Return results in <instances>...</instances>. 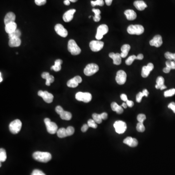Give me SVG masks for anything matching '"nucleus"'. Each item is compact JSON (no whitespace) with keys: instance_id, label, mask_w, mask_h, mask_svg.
I'll list each match as a JSON object with an SVG mask.
<instances>
[{"instance_id":"nucleus-1","label":"nucleus","mask_w":175,"mask_h":175,"mask_svg":"<svg viewBox=\"0 0 175 175\" xmlns=\"http://www.w3.org/2000/svg\"><path fill=\"white\" fill-rule=\"evenodd\" d=\"M33 158L36 161L46 163L51 160L52 155L50 153L47 152L36 151L33 154Z\"/></svg>"},{"instance_id":"nucleus-2","label":"nucleus","mask_w":175,"mask_h":175,"mask_svg":"<svg viewBox=\"0 0 175 175\" xmlns=\"http://www.w3.org/2000/svg\"><path fill=\"white\" fill-rule=\"evenodd\" d=\"M144 27L139 24L130 25L127 29V32L130 35H140L144 33Z\"/></svg>"},{"instance_id":"nucleus-3","label":"nucleus","mask_w":175,"mask_h":175,"mask_svg":"<svg viewBox=\"0 0 175 175\" xmlns=\"http://www.w3.org/2000/svg\"><path fill=\"white\" fill-rule=\"evenodd\" d=\"M68 50L72 55H78L80 54L81 50L73 39H70L68 43Z\"/></svg>"},{"instance_id":"nucleus-4","label":"nucleus","mask_w":175,"mask_h":175,"mask_svg":"<svg viewBox=\"0 0 175 175\" xmlns=\"http://www.w3.org/2000/svg\"><path fill=\"white\" fill-rule=\"evenodd\" d=\"M22 127V122L19 119H16L10 123L9 126V130L12 133L16 134L20 131Z\"/></svg>"},{"instance_id":"nucleus-5","label":"nucleus","mask_w":175,"mask_h":175,"mask_svg":"<svg viewBox=\"0 0 175 175\" xmlns=\"http://www.w3.org/2000/svg\"><path fill=\"white\" fill-rule=\"evenodd\" d=\"M99 70L98 66L95 63H91L86 66L84 70V73L87 76H92Z\"/></svg>"},{"instance_id":"nucleus-6","label":"nucleus","mask_w":175,"mask_h":175,"mask_svg":"<svg viewBox=\"0 0 175 175\" xmlns=\"http://www.w3.org/2000/svg\"><path fill=\"white\" fill-rule=\"evenodd\" d=\"M44 122L46 127L48 133L54 134H55L58 131V126L54 122H52L51 121L50 119L48 118L45 119L44 120Z\"/></svg>"},{"instance_id":"nucleus-7","label":"nucleus","mask_w":175,"mask_h":175,"mask_svg":"<svg viewBox=\"0 0 175 175\" xmlns=\"http://www.w3.org/2000/svg\"><path fill=\"white\" fill-rule=\"evenodd\" d=\"M76 98L79 101L89 103L92 99V95L89 92H78L76 93Z\"/></svg>"},{"instance_id":"nucleus-8","label":"nucleus","mask_w":175,"mask_h":175,"mask_svg":"<svg viewBox=\"0 0 175 175\" xmlns=\"http://www.w3.org/2000/svg\"><path fill=\"white\" fill-rule=\"evenodd\" d=\"M108 28L106 24H101L97 28V33L96 34L95 38L98 40L102 39L104 35L108 32Z\"/></svg>"},{"instance_id":"nucleus-9","label":"nucleus","mask_w":175,"mask_h":175,"mask_svg":"<svg viewBox=\"0 0 175 175\" xmlns=\"http://www.w3.org/2000/svg\"><path fill=\"white\" fill-rule=\"evenodd\" d=\"M114 127L116 132L118 134L123 133L127 129L126 123L122 121H116L114 123Z\"/></svg>"},{"instance_id":"nucleus-10","label":"nucleus","mask_w":175,"mask_h":175,"mask_svg":"<svg viewBox=\"0 0 175 175\" xmlns=\"http://www.w3.org/2000/svg\"><path fill=\"white\" fill-rule=\"evenodd\" d=\"M89 47L93 52H98L103 48L104 43L99 40H92L89 43Z\"/></svg>"},{"instance_id":"nucleus-11","label":"nucleus","mask_w":175,"mask_h":175,"mask_svg":"<svg viewBox=\"0 0 175 175\" xmlns=\"http://www.w3.org/2000/svg\"><path fill=\"white\" fill-rule=\"evenodd\" d=\"M38 94V95L42 97L43 100L47 103H51L53 102L54 96L47 91H39Z\"/></svg>"},{"instance_id":"nucleus-12","label":"nucleus","mask_w":175,"mask_h":175,"mask_svg":"<svg viewBox=\"0 0 175 175\" xmlns=\"http://www.w3.org/2000/svg\"><path fill=\"white\" fill-rule=\"evenodd\" d=\"M116 82L118 84L123 85L126 83L127 80V74L125 71L123 70H119L118 71L116 74Z\"/></svg>"},{"instance_id":"nucleus-13","label":"nucleus","mask_w":175,"mask_h":175,"mask_svg":"<svg viewBox=\"0 0 175 175\" xmlns=\"http://www.w3.org/2000/svg\"><path fill=\"white\" fill-rule=\"evenodd\" d=\"M55 30L58 35L63 38H66L68 36V31L61 24H57L55 27Z\"/></svg>"},{"instance_id":"nucleus-14","label":"nucleus","mask_w":175,"mask_h":175,"mask_svg":"<svg viewBox=\"0 0 175 175\" xmlns=\"http://www.w3.org/2000/svg\"><path fill=\"white\" fill-rule=\"evenodd\" d=\"M150 45L155 46L156 47H160L163 44V39L161 36L157 35L155 36L149 42Z\"/></svg>"},{"instance_id":"nucleus-15","label":"nucleus","mask_w":175,"mask_h":175,"mask_svg":"<svg viewBox=\"0 0 175 175\" xmlns=\"http://www.w3.org/2000/svg\"><path fill=\"white\" fill-rule=\"evenodd\" d=\"M154 69V65L152 63H149L148 65L142 67V77L144 78H146L148 77L150 72L152 71Z\"/></svg>"},{"instance_id":"nucleus-16","label":"nucleus","mask_w":175,"mask_h":175,"mask_svg":"<svg viewBox=\"0 0 175 175\" xmlns=\"http://www.w3.org/2000/svg\"><path fill=\"white\" fill-rule=\"evenodd\" d=\"M76 11V9H70L67 12H66L63 16V20L66 23L71 22L73 19V15Z\"/></svg>"},{"instance_id":"nucleus-17","label":"nucleus","mask_w":175,"mask_h":175,"mask_svg":"<svg viewBox=\"0 0 175 175\" xmlns=\"http://www.w3.org/2000/svg\"><path fill=\"white\" fill-rule=\"evenodd\" d=\"M109 57L110 58L113 59L114 64L116 65L121 64V61H122V57H121L120 54L111 53L109 54Z\"/></svg>"},{"instance_id":"nucleus-18","label":"nucleus","mask_w":175,"mask_h":175,"mask_svg":"<svg viewBox=\"0 0 175 175\" xmlns=\"http://www.w3.org/2000/svg\"><path fill=\"white\" fill-rule=\"evenodd\" d=\"M42 78L46 80V85L47 86H50L51 84L53 83L55 80L54 77L51 76L49 73L44 72L42 74Z\"/></svg>"},{"instance_id":"nucleus-19","label":"nucleus","mask_w":175,"mask_h":175,"mask_svg":"<svg viewBox=\"0 0 175 175\" xmlns=\"http://www.w3.org/2000/svg\"><path fill=\"white\" fill-rule=\"evenodd\" d=\"M16 19L15 14L14 13L10 12L6 14L4 19V23L5 25L8 24L9 23L15 22Z\"/></svg>"},{"instance_id":"nucleus-20","label":"nucleus","mask_w":175,"mask_h":175,"mask_svg":"<svg viewBox=\"0 0 175 175\" xmlns=\"http://www.w3.org/2000/svg\"><path fill=\"white\" fill-rule=\"evenodd\" d=\"M17 25L16 23L15 22H12V23H9L8 24L5 25V30L6 33L8 34H11V33L14 32L16 30Z\"/></svg>"},{"instance_id":"nucleus-21","label":"nucleus","mask_w":175,"mask_h":175,"mask_svg":"<svg viewBox=\"0 0 175 175\" xmlns=\"http://www.w3.org/2000/svg\"><path fill=\"white\" fill-rule=\"evenodd\" d=\"M127 19L129 20H134L137 17V14L134 10L128 9L125 11L124 12Z\"/></svg>"},{"instance_id":"nucleus-22","label":"nucleus","mask_w":175,"mask_h":175,"mask_svg":"<svg viewBox=\"0 0 175 175\" xmlns=\"http://www.w3.org/2000/svg\"><path fill=\"white\" fill-rule=\"evenodd\" d=\"M134 5L135 6L136 9L140 11H142L147 8L146 4L143 1L138 0L134 2Z\"/></svg>"},{"instance_id":"nucleus-23","label":"nucleus","mask_w":175,"mask_h":175,"mask_svg":"<svg viewBox=\"0 0 175 175\" xmlns=\"http://www.w3.org/2000/svg\"><path fill=\"white\" fill-rule=\"evenodd\" d=\"M21 42L20 38H13L9 39L8 44L11 47H17L20 45Z\"/></svg>"},{"instance_id":"nucleus-24","label":"nucleus","mask_w":175,"mask_h":175,"mask_svg":"<svg viewBox=\"0 0 175 175\" xmlns=\"http://www.w3.org/2000/svg\"><path fill=\"white\" fill-rule=\"evenodd\" d=\"M130 49V46L129 44H124L121 47L122 53L120 54L122 58H125L129 54V51Z\"/></svg>"},{"instance_id":"nucleus-25","label":"nucleus","mask_w":175,"mask_h":175,"mask_svg":"<svg viewBox=\"0 0 175 175\" xmlns=\"http://www.w3.org/2000/svg\"><path fill=\"white\" fill-rule=\"evenodd\" d=\"M62 62H63V61H62L61 59H57L55 62L54 65L52 66L51 68V69L52 70H54L55 72H58L61 69V65L62 64Z\"/></svg>"},{"instance_id":"nucleus-26","label":"nucleus","mask_w":175,"mask_h":175,"mask_svg":"<svg viewBox=\"0 0 175 175\" xmlns=\"http://www.w3.org/2000/svg\"><path fill=\"white\" fill-rule=\"evenodd\" d=\"M149 95V92L148 90L146 89H144L142 91V92H139L137 95H136V101L138 103H140L141 102L142 99V97L145 96H148Z\"/></svg>"},{"instance_id":"nucleus-27","label":"nucleus","mask_w":175,"mask_h":175,"mask_svg":"<svg viewBox=\"0 0 175 175\" xmlns=\"http://www.w3.org/2000/svg\"><path fill=\"white\" fill-rule=\"evenodd\" d=\"M59 115H60L61 119H62V120L69 121L72 119V114L70 112L66 111H63V112H62L61 114Z\"/></svg>"},{"instance_id":"nucleus-28","label":"nucleus","mask_w":175,"mask_h":175,"mask_svg":"<svg viewBox=\"0 0 175 175\" xmlns=\"http://www.w3.org/2000/svg\"><path fill=\"white\" fill-rule=\"evenodd\" d=\"M92 11L95 13V16L93 17V20L95 22H99L101 20V11L98 9H95L93 8L92 10Z\"/></svg>"},{"instance_id":"nucleus-29","label":"nucleus","mask_w":175,"mask_h":175,"mask_svg":"<svg viewBox=\"0 0 175 175\" xmlns=\"http://www.w3.org/2000/svg\"><path fill=\"white\" fill-rule=\"evenodd\" d=\"M156 85L155 86V88L157 89H160L162 86H164V77H158L156 80Z\"/></svg>"},{"instance_id":"nucleus-30","label":"nucleus","mask_w":175,"mask_h":175,"mask_svg":"<svg viewBox=\"0 0 175 175\" xmlns=\"http://www.w3.org/2000/svg\"><path fill=\"white\" fill-rule=\"evenodd\" d=\"M57 135L58 137L61 138H63L66 137L68 136L67 134V131H66V129L65 128H61L57 131Z\"/></svg>"},{"instance_id":"nucleus-31","label":"nucleus","mask_w":175,"mask_h":175,"mask_svg":"<svg viewBox=\"0 0 175 175\" xmlns=\"http://www.w3.org/2000/svg\"><path fill=\"white\" fill-rule=\"evenodd\" d=\"M78 84L79 83H77V81L74 80V78H73L68 81V82H67V85L68 87L74 88H76V87L78 86Z\"/></svg>"},{"instance_id":"nucleus-32","label":"nucleus","mask_w":175,"mask_h":175,"mask_svg":"<svg viewBox=\"0 0 175 175\" xmlns=\"http://www.w3.org/2000/svg\"><path fill=\"white\" fill-rule=\"evenodd\" d=\"M20 36H21V32L19 29H17L14 32L8 35L9 39H13V38H20Z\"/></svg>"},{"instance_id":"nucleus-33","label":"nucleus","mask_w":175,"mask_h":175,"mask_svg":"<svg viewBox=\"0 0 175 175\" xmlns=\"http://www.w3.org/2000/svg\"><path fill=\"white\" fill-rule=\"evenodd\" d=\"M6 158V153L5 150L3 148L0 149V161L4 162L5 161Z\"/></svg>"},{"instance_id":"nucleus-34","label":"nucleus","mask_w":175,"mask_h":175,"mask_svg":"<svg viewBox=\"0 0 175 175\" xmlns=\"http://www.w3.org/2000/svg\"><path fill=\"white\" fill-rule=\"evenodd\" d=\"M92 118L94 121L97 123H101L102 122V119L101 117V115L97 114H92Z\"/></svg>"},{"instance_id":"nucleus-35","label":"nucleus","mask_w":175,"mask_h":175,"mask_svg":"<svg viewBox=\"0 0 175 175\" xmlns=\"http://www.w3.org/2000/svg\"><path fill=\"white\" fill-rule=\"evenodd\" d=\"M164 57L168 60H170V61L174 60V61H175V53L173 54L169 52H166L164 54Z\"/></svg>"},{"instance_id":"nucleus-36","label":"nucleus","mask_w":175,"mask_h":175,"mask_svg":"<svg viewBox=\"0 0 175 175\" xmlns=\"http://www.w3.org/2000/svg\"><path fill=\"white\" fill-rule=\"evenodd\" d=\"M136 57L135 55H132L128 58L126 61V64L127 65H130L132 64L133 62L136 59Z\"/></svg>"},{"instance_id":"nucleus-37","label":"nucleus","mask_w":175,"mask_h":175,"mask_svg":"<svg viewBox=\"0 0 175 175\" xmlns=\"http://www.w3.org/2000/svg\"><path fill=\"white\" fill-rule=\"evenodd\" d=\"M175 95V89H172L168 91H165L164 95L165 97H170Z\"/></svg>"},{"instance_id":"nucleus-38","label":"nucleus","mask_w":175,"mask_h":175,"mask_svg":"<svg viewBox=\"0 0 175 175\" xmlns=\"http://www.w3.org/2000/svg\"><path fill=\"white\" fill-rule=\"evenodd\" d=\"M166 67H169L171 69H175V61L168 60L165 62Z\"/></svg>"},{"instance_id":"nucleus-39","label":"nucleus","mask_w":175,"mask_h":175,"mask_svg":"<svg viewBox=\"0 0 175 175\" xmlns=\"http://www.w3.org/2000/svg\"><path fill=\"white\" fill-rule=\"evenodd\" d=\"M91 5L93 7L96 5H99V6H103L104 5V2L103 0H96L95 1H91Z\"/></svg>"},{"instance_id":"nucleus-40","label":"nucleus","mask_w":175,"mask_h":175,"mask_svg":"<svg viewBox=\"0 0 175 175\" xmlns=\"http://www.w3.org/2000/svg\"><path fill=\"white\" fill-rule=\"evenodd\" d=\"M136 129L138 132H143L145 131V127L142 123L139 122L137 125Z\"/></svg>"},{"instance_id":"nucleus-41","label":"nucleus","mask_w":175,"mask_h":175,"mask_svg":"<svg viewBox=\"0 0 175 175\" xmlns=\"http://www.w3.org/2000/svg\"><path fill=\"white\" fill-rule=\"evenodd\" d=\"M88 125L89 127H92L93 129H96L97 127V125L96 123L94 121L93 119H89L88 121Z\"/></svg>"},{"instance_id":"nucleus-42","label":"nucleus","mask_w":175,"mask_h":175,"mask_svg":"<svg viewBox=\"0 0 175 175\" xmlns=\"http://www.w3.org/2000/svg\"><path fill=\"white\" fill-rule=\"evenodd\" d=\"M133 140V138L131 137H128L126 138V139H124L123 142L124 144L128 145L129 146L131 147Z\"/></svg>"},{"instance_id":"nucleus-43","label":"nucleus","mask_w":175,"mask_h":175,"mask_svg":"<svg viewBox=\"0 0 175 175\" xmlns=\"http://www.w3.org/2000/svg\"><path fill=\"white\" fill-rule=\"evenodd\" d=\"M66 131H67V134L68 136H71V135H73L74 132V127L71 126H69L66 129Z\"/></svg>"},{"instance_id":"nucleus-44","label":"nucleus","mask_w":175,"mask_h":175,"mask_svg":"<svg viewBox=\"0 0 175 175\" xmlns=\"http://www.w3.org/2000/svg\"><path fill=\"white\" fill-rule=\"evenodd\" d=\"M146 119V116L144 114H140L137 116V120L139 122H144V121Z\"/></svg>"},{"instance_id":"nucleus-45","label":"nucleus","mask_w":175,"mask_h":175,"mask_svg":"<svg viewBox=\"0 0 175 175\" xmlns=\"http://www.w3.org/2000/svg\"><path fill=\"white\" fill-rule=\"evenodd\" d=\"M31 175H46L44 174L43 172L40 171V170H38V169H35V170H33V172L32 173Z\"/></svg>"},{"instance_id":"nucleus-46","label":"nucleus","mask_w":175,"mask_h":175,"mask_svg":"<svg viewBox=\"0 0 175 175\" xmlns=\"http://www.w3.org/2000/svg\"><path fill=\"white\" fill-rule=\"evenodd\" d=\"M35 2L37 5L41 6L44 5L46 3V0H35Z\"/></svg>"},{"instance_id":"nucleus-47","label":"nucleus","mask_w":175,"mask_h":175,"mask_svg":"<svg viewBox=\"0 0 175 175\" xmlns=\"http://www.w3.org/2000/svg\"><path fill=\"white\" fill-rule=\"evenodd\" d=\"M119 106L116 103V102H112V103L111 104V108L112 111H116Z\"/></svg>"},{"instance_id":"nucleus-48","label":"nucleus","mask_w":175,"mask_h":175,"mask_svg":"<svg viewBox=\"0 0 175 175\" xmlns=\"http://www.w3.org/2000/svg\"><path fill=\"white\" fill-rule=\"evenodd\" d=\"M63 111L64 110H63V108L61 106H58L57 107L55 108V111L57 114L59 115L61 114L62 112H63Z\"/></svg>"},{"instance_id":"nucleus-49","label":"nucleus","mask_w":175,"mask_h":175,"mask_svg":"<svg viewBox=\"0 0 175 175\" xmlns=\"http://www.w3.org/2000/svg\"><path fill=\"white\" fill-rule=\"evenodd\" d=\"M168 108L172 110L173 111L175 114V103L171 102L168 106Z\"/></svg>"},{"instance_id":"nucleus-50","label":"nucleus","mask_w":175,"mask_h":175,"mask_svg":"<svg viewBox=\"0 0 175 175\" xmlns=\"http://www.w3.org/2000/svg\"><path fill=\"white\" fill-rule=\"evenodd\" d=\"M89 127L88 124H84L81 127V131L83 132H85L87 131V130H88Z\"/></svg>"},{"instance_id":"nucleus-51","label":"nucleus","mask_w":175,"mask_h":175,"mask_svg":"<svg viewBox=\"0 0 175 175\" xmlns=\"http://www.w3.org/2000/svg\"><path fill=\"white\" fill-rule=\"evenodd\" d=\"M138 144V141L137 140V139H136L133 138V142H132L131 147H132V148L136 147V146H137Z\"/></svg>"},{"instance_id":"nucleus-52","label":"nucleus","mask_w":175,"mask_h":175,"mask_svg":"<svg viewBox=\"0 0 175 175\" xmlns=\"http://www.w3.org/2000/svg\"><path fill=\"white\" fill-rule=\"evenodd\" d=\"M123 110L122 106H119L116 110V112L118 114H122L123 112Z\"/></svg>"},{"instance_id":"nucleus-53","label":"nucleus","mask_w":175,"mask_h":175,"mask_svg":"<svg viewBox=\"0 0 175 175\" xmlns=\"http://www.w3.org/2000/svg\"><path fill=\"white\" fill-rule=\"evenodd\" d=\"M73 78H74V80L77 81V82L79 83V84L82 82V78L80 76H76V77H74Z\"/></svg>"},{"instance_id":"nucleus-54","label":"nucleus","mask_w":175,"mask_h":175,"mask_svg":"<svg viewBox=\"0 0 175 175\" xmlns=\"http://www.w3.org/2000/svg\"><path fill=\"white\" fill-rule=\"evenodd\" d=\"M120 97H121V99L123 101L127 102L128 100L127 96V95H125V94H122L121 96H120Z\"/></svg>"},{"instance_id":"nucleus-55","label":"nucleus","mask_w":175,"mask_h":175,"mask_svg":"<svg viewBox=\"0 0 175 175\" xmlns=\"http://www.w3.org/2000/svg\"><path fill=\"white\" fill-rule=\"evenodd\" d=\"M126 102H127L126 103L127 104V106L131 108L134 106V102L132 101H130V100H128Z\"/></svg>"},{"instance_id":"nucleus-56","label":"nucleus","mask_w":175,"mask_h":175,"mask_svg":"<svg viewBox=\"0 0 175 175\" xmlns=\"http://www.w3.org/2000/svg\"><path fill=\"white\" fill-rule=\"evenodd\" d=\"M100 115L102 120H106L108 118V114L106 112H103Z\"/></svg>"},{"instance_id":"nucleus-57","label":"nucleus","mask_w":175,"mask_h":175,"mask_svg":"<svg viewBox=\"0 0 175 175\" xmlns=\"http://www.w3.org/2000/svg\"><path fill=\"white\" fill-rule=\"evenodd\" d=\"M171 69L169 68V67H166L165 68H164L163 69V72L164 73H169V72L171 71Z\"/></svg>"},{"instance_id":"nucleus-58","label":"nucleus","mask_w":175,"mask_h":175,"mask_svg":"<svg viewBox=\"0 0 175 175\" xmlns=\"http://www.w3.org/2000/svg\"><path fill=\"white\" fill-rule=\"evenodd\" d=\"M143 58H144V55H143L141 54H139L136 57V59H138V60H142Z\"/></svg>"},{"instance_id":"nucleus-59","label":"nucleus","mask_w":175,"mask_h":175,"mask_svg":"<svg viewBox=\"0 0 175 175\" xmlns=\"http://www.w3.org/2000/svg\"><path fill=\"white\" fill-rule=\"evenodd\" d=\"M112 1L113 0H105L106 5L108 6H110L112 4Z\"/></svg>"},{"instance_id":"nucleus-60","label":"nucleus","mask_w":175,"mask_h":175,"mask_svg":"<svg viewBox=\"0 0 175 175\" xmlns=\"http://www.w3.org/2000/svg\"><path fill=\"white\" fill-rule=\"evenodd\" d=\"M64 4L66 5H69L70 4V1L69 0H65L64 1Z\"/></svg>"},{"instance_id":"nucleus-61","label":"nucleus","mask_w":175,"mask_h":175,"mask_svg":"<svg viewBox=\"0 0 175 175\" xmlns=\"http://www.w3.org/2000/svg\"><path fill=\"white\" fill-rule=\"evenodd\" d=\"M127 103H123L122 104V107H123V108H127Z\"/></svg>"},{"instance_id":"nucleus-62","label":"nucleus","mask_w":175,"mask_h":175,"mask_svg":"<svg viewBox=\"0 0 175 175\" xmlns=\"http://www.w3.org/2000/svg\"><path fill=\"white\" fill-rule=\"evenodd\" d=\"M0 82H2L3 81V78H2V73H0Z\"/></svg>"},{"instance_id":"nucleus-63","label":"nucleus","mask_w":175,"mask_h":175,"mask_svg":"<svg viewBox=\"0 0 175 175\" xmlns=\"http://www.w3.org/2000/svg\"><path fill=\"white\" fill-rule=\"evenodd\" d=\"M166 88V86H165V85H164V86H162V87H161V88L160 89H161V90H163V89H165Z\"/></svg>"},{"instance_id":"nucleus-64","label":"nucleus","mask_w":175,"mask_h":175,"mask_svg":"<svg viewBox=\"0 0 175 175\" xmlns=\"http://www.w3.org/2000/svg\"><path fill=\"white\" fill-rule=\"evenodd\" d=\"M72 3H75L78 0H69Z\"/></svg>"}]
</instances>
